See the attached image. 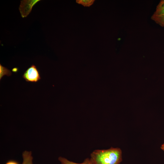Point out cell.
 I'll return each instance as SVG.
<instances>
[{
    "mask_svg": "<svg viewBox=\"0 0 164 164\" xmlns=\"http://www.w3.org/2000/svg\"><path fill=\"white\" fill-rule=\"evenodd\" d=\"M18 69L17 68H14L12 69V71L14 73H16L17 72Z\"/></svg>",
    "mask_w": 164,
    "mask_h": 164,
    "instance_id": "obj_11",
    "label": "cell"
},
{
    "mask_svg": "<svg viewBox=\"0 0 164 164\" xmlns=\"http://www.w3.org/2000/svg\"><path fill=\"white\" fill-rule=\"evenodd\" d=\"M5 164H19L18 162L15 161L10 160L8 161Z\"/></svg>",
    "mask_w": 164,
    "mask_h": 164,
    "instance_id": "obj_10",
    "label": "cell"
},
{
    "mask_svg": "<svg viewBox=\"0 0 164 164\" xmlns=\"http://www.w3.org/2000/svg\"><path fill=\"white\" fill-rule=\"evenodd\" d=\"M58 159L61 164H91L89 158L85 159L83 162L81 163H77L71 161L65 158L60 156L58 158Z\"/></svg>",
    "mask_w": 164,
    "mask_h": 164,
    "instance_id": "obj_6",
    "label": "cell"
},
{
    "mask_svg": "<svg viewBox=\"0 0 164 164\" xmlns=\"http://www.w3.org/2000/svg\"><path fill=\"white\" fill-rule=\"evenodd\" d=\"M39 0H22L19 7V10L22 18L26 17L31 12L33 6Z\"/></svg>",
    "mask_w": 164,
    "mask_h": 164,
    "instance_id": "obj_3",
    "label": "cell"
},
{
    "mask_svg": "<svg viewBox=\"0 0 164 164\" xmlns=\"http://www.w3.org/2000/svg\"><path fill=\"white\" fill-rule=\"evenodd\" d=\"M89 159L91 164H120L122 152L118 148L96 150L91 153Z\"/></svg>",
    "mask_w": 164,
    "mask_h": 164,
    "instance_id": "obj_1",
    "label": "cell"
},
{
    "mask_svg": "<svg viewBox=\"0 0 164 164\" xmlns=\"http://www.w3.org/2000/svg\"><path fill=\"white\" fill-rule=\"evenodd\" d=\"M22 77L27 82H37L41 79L40 73L36 67L32 65L25 72Z\"/></svg>",
    "mask_w": 164,
    "mask_h": 164,
    "instance_id": "obj_2",
    "label": "cell"
},
{
    "mask_svg": "<svg viewBox=\"0 0 164 164\" xmlns=\"http://www.w3.org/2000/svg\"><path fill=\"white\" fill-rule=\"evenodd\" d=\"M12 73L9 70L0 64V80L5 75L9 76Z\"/></svg>",
    "mask_w": 164,
    "mask_h": 164,
    "instance_id": "obj_7",
    "label": "cell"
},
{
    "mask_svg": "<svg viewBox=\"0 0 164 164\" xmlns=\"http://www.w3.org/2000/svg\"><path fill=\"white\" fill-rule=\"evenodd\" d=\"M23 162L22 164H33V157L31 151H24L22 154Z\"/></svg>",
    "mask_w": 164,
    "mask_h": 164,
    "instance_id": "obj_5",
    "label": "cell"
},
{
    "mask_svg": "<svg viewBox=\"0 0 164 164\" xmlns=\"http://www.w3.org/2000/svg\"><path fill=\"white\" fill-rule=\"evenodd\" d=\"M164 9V0L161 1L156 6V10H159Z\"/></svg>",
    "mask_w": 164,
    "mask_h": 164,
    "instance_id": "obj_9",
    "label": "cell"
},
{
    "mask_svg": "<svg viewBox=\"0 0 164 164\" xmlns=\"http://www.w3.org/2000/svg\"><path fill=\"white\" fill-rule=\"evenodd\" d=\"M94 1V0H77L76 2L84 6L89 7L93 4Z\"/></svg>",
    "mask_w": 164,
    "mask_h": 164,
    "instance_id": "obj_8",
    "label": "cell"
},
{
    "mask_svg": "<svg viewBox=\"0 0 164 164\" xmlns=\"http://www.w3.org/2000/svg\"><path fill=\"white\" fill-rule=\"evenodd\" d=\"M161 149L164 151V143L162 144L161 147Z\"/></svg>",
    "mask_w": 164,
    "mask_h": 164,
    "instance_id": "obj_12",
    "label": "cell"
},
{
    "mask_svg": "<svg viewBox=\"0 0 164 164\" xmlns=\"http://www.w3.org/2000/svg\"><path fill=\"white\" fill-rule=\"evenodd\" d=\"M151 18L156 23L164 27V9L156 10Z\"/></svg>",
    "mask_w": 164,
    "mask_h": 164,
    "instance_id": "obj_4",
    "label": "cell"
}]
</instances>
